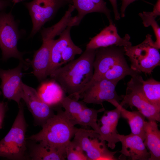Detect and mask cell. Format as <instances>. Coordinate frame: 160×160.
<instances>
[{"label": "cell", "instance_id": "cell-1", "mask_svg": "<svg viewBox=\"0 0 160 160\" xmlns=\"http://www.w3.org/2000/svg\"><path fill=\"white\" fill-rule=\"evenodd\" d=\"M96 50L86 48L79 57L49 75L51 79L57 82L71 98L78 100L92 80Z\"/></svg>", "mask_w": 160, "mask_h": 160}, {"label": "cell", "instance_id": "cell-2", "mask_svg": "<svg viewBox=\"0 0 160 160\" xmlns=\"http://www.w3.org/2000/svg\"><path fill=\"white\" fill-rule=\"evenodd\" d=\"M57 110V113L46 121L38 133L27 139L41 142L65 153L66 147L74 136L77 128L64 111L60 107Z\"/></svg>", "mask_w": 160, "mask_h": 160}, {"label": "cell", "instance_id": "cell-3", "mask_svg": "<svg viewBox=\"0 0 160 160\" xmlns=\"http://www.w3.org/2000/svg\"><path fill=\"white\" fill-rule=\"evenodd\" d=\"M18 107L17 114L11 128L0 141V157L9 160L28 159L25 137L27 125L23 103L21 102Z\"/></svg>", "mask_w": 160, "mask_h": 160}, {"label": "cell", "instance_id": "cell-4", "mask_svg": "<svg viewBox=\"0 0 160 160\" xmlns=\"http://www.w3.org/2000/svg\"><path fill=\"white\" fill-rule=\"evenodd\" d=\"M125 55L131 62V68L138 73L146 75L151 74L160 65L159 49L155 45L152 36L148 34L142 43L137 45L123 47Z\"/></svg>", "mask_w": 160, "mask_h": 160}, {"label": "cell", "instance_id": "cell-5", "mask_svg": "<svg viewBox=\"0 0 160 160\" xmlns=\"http://www.w3.org/2000/svg\"><path fill=\"white\" fill-rule=\"evenodd\" d=\"M21 37L18 24L11 12H0V48L2 60L6 61L14 57L22 62L27 68L28 64L23 58V53L17 48V44Z\"/></svg>", "mask_w": 160, "mask_h": 160}, {"label": "cell", "instance_id": "cell-6", "mask_svg": "<svg viewBox=\"0 0 160 160\" xmlns=\"http://www.w3.org/2000/svg\"><path fill=\"white\" fill-rule=\"evenodd\" d=\"M139 74L132 76L127 83L125 95H122V101L119 104L126 105L132 109L136 107L148 121H160V109L150 103L144 95L141 89V79Z\"/></svg>", "mask_w": 160, "mask_h": 160}, {"label": "cell", "instance_id": "cell-7", "mask_svg": "<svg viewBox=\"0 0 160 160\" xmlns=\"http://www.w3.org/2000/svg\"><path fill=\"white\" fill-rule=\"evenodd\" d=\"M74 136L73 141L86 153L88 160L117 159L114 156L117 151L108 150L94 130L77 128Z\"/></svg>", "mask_w": 160, "mask_h": 160}, {"label": "cell", "instance_id": "cell-8", "mask_svg": "<svg viewBox=\"0 0 160 160\" xmlns=\"http://www.w3.org/2000/svg\"><path fill=\"white\" fill-rule=\"evenodd\" d=\"M71 4V0H33L25 3L33 25L30 37H33L46 23L52 20L60 8Z\"/></svg>", "mask_w": 160, "mask_h": 160}, {"label": "cell", "instance_id": "cell-9", "mask_svg": "<svg viewBox=\"0 0 160 160\" xmlns=\"http://www.w3.org/2000/svg\"><path fill=\"white\" fill-rule=\"evenodd\" d=\"M118 81H111L105 79H92L87 88L81 95L84 102L88 104H100L111 100L119 102L122 99L116 91Z\"/></svg>", "mask_w": 160, "mask_h": 160}, {"label": "cell", "instance_id": "cell-10", "mask_svg": "<svg viewBox=\"0 0 160 160\" xmlns=\"http://www.w3.org/2000/svg\"><path fill=\"white\" fill-rule=\"evenodd\" d=\"M26 68L24 64L20 62L15 68L7 70L0 68V89L4 99L12 100L19 106L23 93L22 78V70Z\"/></svg>", "mask_w": 160, "mask_h": 160}, {"label": "cell", "instance_id": "cell-11", "mask_svg": "<svg viewBox=\"0 0 160 160\" xmlns=\"http://www.w3.org/2000/svg\"><path fill=\"white\" fill-rule=\"evenodd\" d=\"M42 44L41 47L34 54L30 64L33 69V73L38 80L41 81L45 79L50 62V51L56 35L47 30L41 31Z\"/></svg>", "mask_w": 160, "mask_h": 160}, {"label": "cell", "instance_id": "cell-12", "mask_svg": "<svg viewBox=\"0 0 160 160\" xmlns=\"http://www.w3.org/2000/svg\"><path fill=\"white\" fill-rule=\"evenodd\" d=\"M23 88L22 99L31 113L35 125L42 127L55 115L54 109L41 99L35 89L23 83Z\"/></svg>", "mask_w": 160, "mask_h": 160}, {"label": "cell", "instance_id": "cell-13", "mask_svg": "<svg viewBox=\"0 0 160 160\" xmlns=\"http://www.w3.org/2000/svg\"><path fill=\"white\" fill-rule=\"evenodd\" d=\"M123 47L112 46L96 49L92 79H100L117 63L125 58Z\"/></svg>", "mask_w": 160, "mask_h": 160}, {"label": "cell", "instance_id": "cell-14", "mask_svg": "<svg viewBox=\"0 0 160 160\" xmlns=\"http://www.w3.org/2000/svg\"><path fill=\"white\" fill-rule=\"evenodd\" d=\"M116 108L112 110L104 111V113L97 121L99 126L96 132L99 135V139L101 141L108 142L107 146L112 149L116 147V143L119 142L117 137V126L120 116V109L117 104L118 102L115 100L108 101Z\"/></svg>", "mask_w": 160, "mask_h": 160}, {"label": "cell", "instance_id": "cell-15", "mask_svg": "<svg viewBox=\"0 0 160 160\" xmlns=\"http://www.w3.org/2000/svg\"><path fill=\"white\" fill-rule=\"evenodd\" d=\"M108 26L92 38L87 44L86 48L97 49L112 46L125 47L132 45L130 37L126 34L121 38L118 33L117 28L113 21H109Z\"/></svg>", "mask_w": 160, "mask_h": 160}, {"label": "cell", "instance_id": "cell-16", "mask_svg": "<svg viewBox=\"0 0 160 160\" xmlns=\"http://www.w3.org/2000/svg\"><path fill=\"white\" fill-rule=\"evenodd\" d=\"M117 137L122 144V149L118 152L132 160H148L150 156L144 142L139 136L130 133L124 135L118 134Z\"/></svg>", "mask_w": 160, "mask_h": 160}, {"label": "cell", "instance_id": "cell-17", "mask_svg": "<svg viewBox=\"0 0 160 160\" xmlns=\"http://www.w3.org/2000/svg\"><path fill=\"white\" fill-rule=\"evenodd\" d=\"M36 91L41 99L54 109L61 106V102L66 96L59 84L52 79L41 81Z\"/></svg>", "mask_w": 160, "mask_h": 160}, {"label": "cell", "instance_id": "cell-18", "mask_svg": "<svg viewBox=\"0 0 160 160\" xmlns=\"http://www.w3.org/2000/svg\"><path fill=\"white\" fill-rule=\"evenodd\" d=\"M71 4L77 12L74 16L75 26L78 25L84 17L87 14L93 12L104 14L109 22L112 21L111 11L107 7L104 0H71Z\"/></svg>", "mask_w": 160, "mask_h": 160}, {"label": "cell", "instance_id": "cell-19", "mask_svg": "<svg viewBox=\"0 0 160 160\" xmlns=\"http://www.w3.org/2000/svg\"><path fill=\"white\" fill-rule=\"evenodd\" d=\"M72 27L68 26L59 35V38L54 40L51 49L50 62L47 76L55 70L62 66V55L66 47L72 42L70 31Z\"/></svg>", "mask_w": 160, "mask_h": 160}, {"label": "cell", "instance_id": "cell-20", "mask_svg": "<svg viewBox=\"0 0 160 160\" xmlns=\"http://www.w3.org/2000/svg\"><path fill=\"white\" fill-rule=\"evenodd\" d=\"M27 142L28 159L32 160H63L66 158L65 153L57 148L49 147L42 143L28 140Z\"/></svg>", "mask_w": 160, "mask_h": 160}, {"label": "cell", "instance_id": "cell-21", "mask_svg": "<svg viewBox=\"0 0 160 160\" xmlns=\"http://www.w3.org/2000/svg\"><path fill=\"white\" fill-rule=\"evenodd\" d=\"M144 143L150 155L148 160L160 159V131L156 121H145Z\"/></svg>", "mask_w": 160, "mask_h": 160}, {"label": "cell", "instance_id": "cell-22", "mask_svg": "<svg viewBox=\"0 0 160 160\" xmlns=\"http://www.w3.org/2000/svg\"><path fill=\"white\" fill-rule=\"evenodd\" d=\"M117 104L120 109V116L127 120L131 133L140 136L144 141L145 117L138 111H129L121 106L118 102Z\"/></svg>", "mask_w": 160, "mask_h": 160}, {"label": "cell", "instance_id": "cell-23", "mask_svg": "<svg viewBox=\"0 0 160 160\" xmlns=\"http://www.w3.org/2000/svg\"><path fill=\"white\" fill-rule=\"evenodd\" d=\"M105 110L103 107L96 110L86 106L73 120V122L75 125L78 124L83 126H89L96 132L99 128L97 122L98 113Z\"/></svg>", "mask_w": 160, "mask_h": 160}, {"label": "cell", "instance_id": "cell-24", "mask_svg": "<svg viewBox=\"0 0 160 160\" xmlns=\"http://www.w3.org/2000/svg\"><path fill=\"white\" fill-rule=\"evenodd\" d=\"M141 89L146 99L160 109V82L151 78L144 81L141 79Z\"/></svg>", "mask_w": 160, "mask_h": 160}, {"label": "cell", "instance_id": "cell-25", "mask_svg": "<svg viewBox=\"0 0 160 160\" xmlns=\"http://www.w3.org/2000/svg\"><path fill=\"white\" fill-rule=\"evenodd\" d=\"M139 73L129 66L124 58L117 63L108 70L100 79H105L111 81H119L127 76L129 75L132 77Z\"/></svg>", "mask_w": 160, "mask_h": 160}, {"label": "cell", "instance_id": "cell-26", "mask_svg": "<svg viewBox=\"0 0 160 160\" xmlns=\"http://www.w3.org/2000/svg\"><path fill=\"white\" fill-rule=\"evenodd\" d=\"M78 100L65 96L60 103L65 113L73 121L86 106L83 102Z\"/></svg>", "mask_w": 160, "mask_h": 160}, {"label": "cell", "instance_id": "cell-27", "mask_svg": "<svg viewBox=\"0 0 160 160\" xmlns=\"http://www.w3.org/2000/svg\"><path fill=\"white\" fill-rule=\"evenodd\" d=\"M139 15L143 20V24L145 27H152L155 36L156 41L154 43L156 47L160 48V28L155 20L156 17L151 12L144 11L140 13Z\"/></svg>", "mask_w": 160, "mask_h": 160}, {"label": "cell", "instance_id": "cell-28", "mask_svg": "<svg viewBox=\"0 0 160 160\" xmlns=\"http://www.w3.org/2000/svg\"><path fill=\"white\" fill-rule=\"evenodd\" d=\"M66 158L68 160H88L81 149L73 141H71L65 149Z\"/></svg>", "mask_w": 160, "mask_h": 160}, {"label": "cell", "instance_id": "cell-29", "mask_svg": "<svg viewBox=\"0 0 160 160\" xmlns=\"http://www.w3.org/2000/svg\"><path fill=\"white\" fill-rule=\"evenodd\" d=\"M82 49L72 41L65 48L62 55V65L73 60L77 55L82 53Z\"/></svg>", "mask_w": 160, "mask_h": 160}, {"label": "cell", "instance_id": "cell-30", "mask_svg": "<svg viewBox=\"0 0 160 160\" xmlns=\"http://www.w3.org/2000/svg\"><path fill=\"white\" fill-rule=\"evenodd\" d=\"M8 108L7 103L0 101V129L2 128L5 113Z\"/></svg>", "mask_w": 160, "mask_h": 160}, {"label": "cell", "instance_id": "cell-31", "mask_svg": "<svg viewBox=\"0 0 160 160\" xmlns=\"http://www.w3.org/2000/svg\"><path fill=\"white\" fill-rule=\"evenodd\" d=\"M137 0H122V5L121 7V17H124L125 16V12L127 7L130 4Z\"/></svg>", "mask_w": 160, "mask_h": 160}, {"label": "cell", "instance_id": "cell-32", "mask_svg": "<svg viewBox=\"0 0 160 160\" xmlns=\"http://www.w3.org/2000/svg\"><path fill=\"white\" fill-rule=\"evenodd\" d=\"M113 8L114 15V18L116 20H118L121 18L120 14L118 9L117 0H109Z\"/></svg>", "mask_w": 160, "mask_h": 160}, {"label": "cell", "instance_id": "cell-33", "mask_svg": "<svg viewBox=\"0 0 160 160\" xmlns=\"http://www.w3.org/2000/svg\"><path fill=\"white\" fill-rule=\"evenodd\" d=\"M10 0H0V11H2L11 5Z\"/></svg>", "mask_w": 160, "mask_h": 160}, {"label": "cell", "instance_id": "cell-34", "mask_svg": "<svg viewBox=\"0 0 160 160\" xmlns=\"http://www.w3.org/2000/svg\"><path fill=\"white\" fill-rule=\"evenodd\" d=\"M25 0H11L12 1L14 5Z\"/></svg>", "mask_w": 160, "mask_h": 160}, {"label": "cell", "instance_id": "cell-35", "mask_svg": "<svg viewBox=\"0 0 160 160\" xmlns=\"http://www.w3.org/2000/svg\"><path fill=\"white\" fill-rule=\"evenodd\" d=\"M1 94H2L1 92V90H0V95H1Z\"/></svg>", "mask_w": 160, "mask_h": 160}]
</instances>
